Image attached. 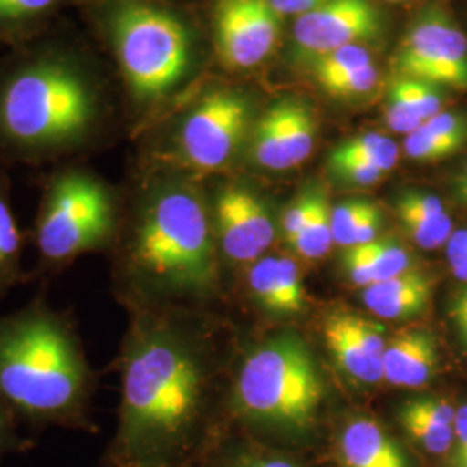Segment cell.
<instances>
[{"label": "cell", "instance_id": "34", "mask_svg": "<svg viewBox=\"0 0 467 467\" xmlns=\"http://www.w3.org/2000/svg\"><path fill=\"white\" fill-rule=\"evenodd\" d=\"M383 113L386 125L397 134H412L418 130L419 127L424 125V121L418 117V113L391 90H388L386 94Z\"/></svg>", "mask_w": 467, "mask_h": 467}, {"label": "cell", "instance_id": "4", "mask_svg": "<svg viewBox=\"0 0 467 467\" xmlns=\"http://www.w3.org/2000/svg\"><path fill=\"white\" fill-rule=\"evenodd\" d=\"M106 104L99 78L67 50L38 52L0 84V154L50 161L99 140Z\"/></svg>", "mask_w": 467, "mask_h": 467}, {"label": "cell", "instance_id": "35", "mask_svg": "<svg viewBox=\"0 0 467 467\" xmlns=\"http://www.w3.org/2000/svg\"><path fill=\"white\" fill-rule=\"evenodd\" d=\"M431 134L453 144L455 148L462 150L467 142V117L441 111L436 117L430 118L424 125Z\"/></svg>", "mask_w": 467, "mask_h": 467}, {"label": "cell", "instance_id": "31", "mask_svg": "<svg viewBox=\"0 0 467 467\" xmlns=\"http://www.w3.org/2000/svg\"><path fill=\"white\" fill-rule=\"evenodd\" d=\"M329 168L341 182L355 185V187H370V185L379 184L386 175L379 168L372 167L358 160L329 158Z\"/></svg>", "mask_w": 467, "mask_h": 467}, {"label": "cell", "instance_id": "12", "mask_svg": "<svg viewBox=\"0 0 467 467\" xmlns=\"http://www.w3.org/2000/svg\"><path fill=\"white\" fill-rule=\"evenodd\" d=\"M383 23L368 0H326L295 23V44L312 61L347 46H362L381 34Z\"/></svg>", "mask_w": 467, "mask_h": 467}, {"label": "cell", "instance_id": "10", "mask_svg": "<svg viewBox=\"0 0 467 467\" xmlns=\"http://www.w3.org/2000/svg\"><path fill=\"white\" fill-rule=\"evenodd\" d=\"M268 0H215L213 26L220 61L231 69H248L267 59L281 23Z\"/></svg>", "mask_w": 467, "mask_h": 467}, {"label": "cell", "instance_id": "26", "mask_svg": "<svg viewBox=\"0 0 467 467\" xmlns=\"http://www.w3.org/2000/svg\"><path fill=\"white\" fill-rule=\"evenodd\" d=\"M389 90L409 104L424 123L441 113V94L436 85L399 75L389 85Z\"/></svg>", "mask_w": 467, "mask_h": 467}, {"label": "cell", "instance_id": "21", "mask_svg": "<svg viewBox=\"0 0 467 467\" xmlns=\"http://www.w3.org/2000/svg\"><path fill=\"white\" fill-rule=\"evenodd\" d=\"M400 150L393 139L388 135L368 132L357 135L339 144L333 150L329 158L341 160H358L372 167L379 168L384 173H389L399 163Z\"/></svg>", "mask_w": 467, "mask_h": 467}, {"label": "cell", "instance_id": "42", "mask_svg": "<svg viewBox=\"0 0 467 467\" xmlns=\"http://www.w3.org/2000/svg\"><path fill=\"white\" fill-rule=\"evenodd\" d=\"M241 467H298L283 459H258V461H251L244 462Z\"/></svg>", "mask_w": 467, "mask_h": 467}, {"label": "cell", "instance_id": "30", "mask_svg": "<svg viewBox=\"0 0 467 467\" xmlns=\"http://www.w3.org/2000/svg\"><path fill=\"white\" fill-rule=\"evenodd\" d=\"M275 265L281 285L284 314H298L305 306V289L301 284L300 268L289 258H275Z\"/></svg>", "mask_w": 467, "mask_h": 467}, {"label": "cell", "instance_id": "19", "mask_svg": "<svg viewBox=\"0 0 467 467\" xmlns=\"http://www.w3.org/2000/svg\"><path fill=\"white\" fill-rule=\"evenodd\" d=\"M324 337L339 368L360 383L383 381V366L368 355L353 331L348 312L331 314L324 326Z\"/></svg>", "mask_w": 467, "mask_h": 467}, {"label": "cell", "instance_id": "33", "mask_svg": "<svg viewBox=\"0 0 467 467\" xmlns=\"http://www.w3.org/2000/svg\"><path fill=\"white\" fill-rule=\"evenodd\" d=\"M320 192H322L320 189L306 191L305 194H301L298 200L293 201L285 208L283 215V234L287 243L293 241L303 231V227L308 223V220L316 210Z\"/></svg>", "mask_w": 467, "mask_h": 467}, {"label": "cell", "instance_id": "41", "mask_svg": "<svg viewBox=\"0 0 467 467\" xmlns=\"http://www.w3.org/2000/svg\"><path fill=\"white\" fill-rule=\"evenodd\" d=\"M455 194L467 206V161L461 173L455 177Z\"/></svg>", "mask_w": 467, "mask_h": 467}, {"label": "cell", "instance_id": "7", "mask_svg": "<svg viewBox=\"0 0 467 467\" xmlns=\"http://www.w3.org/2000/svg\"><path fill=\"white\" fill-rule=\"evenodd\" d=\"M234 399L246 418L287 431L308 430L322 400L312 351L295 334L262 343L239 368Z\"/></svg>", "mask_w": 467, "mask_h": 467}, {"label": "cell", "instance_id": "11", "mask_svg": "<svg viewBox=\"0 0 467 467\" xmlns=\"http://www.w3.org/2000/svg\"><path fill=\"white\" fill-rule=\"evenodd\" d=\"M218 254L233 264L262 258L275 237L274 220L258 196L239 185H223L212 204Z\"/></svg>", "mask_w": 467, "mask_h": 467}, {"label": "cell", "instance_id": "23", "mask_svg": "<svg viewBox=\"0 0 467 467\" xmlns=\"http://www.w3.org/2000/svg\"><path fill=\"white\" fill-rule=\"evenodd\" d=\"M399 420H400L403 431L409 434V438L419 445L420 449L431 455H445L451 453L455 447V428L453 426H443L433 420L420 418L412 410L405 409L403 405L399 410Z\"/></svg>", "mask_w": 467, "mask_h": 467}, {"label": "cell", "instance_id": "24", "mask_svg": "<svg viewBox=\"0 0 467 467\" xmlns=\"http://www.w3.org/2000/svg\"><path fill=\"white\" fill-rule=\"evenodd\" d=\"M63 0H0V30L16 32L49 17Z\"/></svg>", "mask_w": 467, "mask_h": 467}, {"label": "cell", "instance_id": "45", "mask_svg": "<svg viewBox=\"0 0 467 467\" xmlns=\"http://www.w3.org/2000/svg\"><path fill=\"white\" fill-rule=\"evenodd\" d=\"M109 467H119V466H109Z\"/></svg>", "mask_w": 467, "mask_h": 467}, {"label": "cell", "instance_id": "38", "mask_svg": "<svg viewBox=\"0 0 467 467\" xmlns=\"http://www.w3.org/2000/svg\"><path fill=\"white\" fill-rule=\"evenodd\" d=\"M274 11L279 16H301L314 9H317L320 4L326 0H268Z\"/></svg>", "mask_w": 467, "mask_h": 467}, {"label": "cell", "instance_id": "32", "mask_svg": "<svg viewBox=\"0 0 467 467\" xmlns=\"http://www.w3.org/2000/svg\"><path fill=\"white\" fill-rule=\"evenodd\" d=\"M368 201L351 200L337 204L331 212V227H333V239L336 244L348 248L350 246L351 234L368 208Z\"/></svg>", "mask_w": 467, "mask_h": 467}, {"label": "cell", "instance_id": "22", "mask_svg": "<svg viewBox=\"0 0 467 467\" xmlns=\"http://www.w3.org/2000/svg\"><path fill=\"white\" fill-rule=\"evenodd\" d=\"M331 212L333 210L329 206L327 196L322 191L308 223L293 241H289V246L296 251L301 258L318 260L331 250L334 243Z\"/></svg>", "mask_w": 467, "mask_h": 467}, {"label": "cell", "instance_id": "14", "mask_svg": "<svg viewBox=\"0 0 467 467\" xmlns=\"http://www.w3.org/2000/svg\"><path fill=\"white\" fill-rule=\"evenodd\" d=\"M438 341L426 327H409L386 341L383 379L401 388H420L436 376Z\"/></svg>", "mask_w": 467, "mask_h": 467}, {"label": "cell", "instance_id": "27", "mask_svg": "<svg viewBox=\"0 0 467 467\" xmlns=\"http://www.w3.org/2000/svg\"><path fill=\"white\" fill-rule=\"evenodd\" d=\"M248 283H250L253 296L265 310H270L274 314H284L275 258L256 260L248 274Z\"/></svg>", "mask_w": 467, "mask_h": 467}, {"label": "cell", "instance_id": "37", "mask_svg": "<svg viewBox=\"0 0 467 467\" xmlns=\"http://www.w3.org/2000/svg\"><path fill=\"white\" fill-rule=\"evenodd\" d=\"M451 275L467 284V229L453 231L445 246Z\"/></svg>", "mask_w": 467, "mask_h": 467}, {"label": "cell", "instance_id": "17", "mask_svg": "<svg viewBox=\"0 0 467 467\" xmlns=\"http://www.w3.org/2000/svg\"><path fill=\"white\" fill-rule=\"evenodd\" d=\"M395 210L405 233L419 248L433 251L447 246L453 233V222L438 196L405 191L399 196Z\"/></svg>", "mask_w": 467, "mask_h": 467}, {"label": "cell", "instance_id": "15", "mask_svg": "<svg viewBox=\"0 0 467 467\" xmlns=\"http://www.w3.org/2000/svg\"><path fill=\"white\" fill-rule=\"evenodd\" d=\"M431 296L433 281L419 268L362 289V300L368 310L389 320L416 317L428 308Z\"/></svg>", "mask_w": 467, "mask_h": 467}, {"label": "cell", "instance_id": "6", "mask_svg": "<svg viewBox=\"0 0 467 467\" xmlns=\"http://www.w3.org/2000/svg\"><path fill=\"white\" fill-rule=\"evenodd\" d=\"M123 208L115 187L85 165H65L44 185L35 218L38 277H54L92 253H109Z\"/></svg>", "mask_w": 467, "mask_h": 467}, {"label": "cell", "instance_id": "3", "mask_svg": "<svg viewBox=\"0 0 467 467\" xmlns=\"http://www.w3.org/2000/svg\"><path fill=\"white\" fill-rule=\"evenodd\" d=\"M98 374L71 310L46 293L0 316V401L32 428L94 431Z\"/></svg>", "mask_w": 467, "mask_h": 467}, {"label": "cell", "instance_id": "8", "mask_svg": "<svg viewBox=\"0 0 467 467\" xmlns=\"http://www.w3.org/2000/svg\"><path fill=\"white\" fill-rule=\"evenodd\" d=\"M248 123L250 104L243 92L208 90L177 121L160 158L181 173L220 171L239 154Z\"/></svg>", "mask_w": 467, "mask_h": 467}, {"label": "cell", "instance_id": "13", "mask_svg": "<svg viewBox=\"0 0 467 467\" xmlns=\"http://www.w3.org/2000/svg\"><path fill=\"white\" fill-rule=\"evenodd\" d=\"M316 134V118L303 100H279L254 127L253 160L272 171L298 167L312 154Z\"/></svg>", "mask_w": 467, "mask_h": 467}, {"label": "cell", "instance_id": "29", "mask_svg": "<svg viewBox=\"0 0 467 467\" xmlns=\"http://www.w3.org/2000/svg\"><path fill=\"white\" fill-rule=\"evenodd\" d=\"M379 82V69L372 63L366 67H360L357 71H351L348 75L333 78L320 87L333 98H357L370 92Z\"/></svg>", "mask_w": 467, "mask_h": 467}, {"label": "cell", "instance_id": "40", "mask_svg": "<svg viewBox=\"0 0 467 467\" xmlns=\"http://www.w3.org/2000/svg\"><path fill=\"white\" fill-rule=\"evenodd\" d=\"M455 447L451 451H467V403L455 412Z\"/></svg>", "mask_w": 467, "mask_h": 467}, {"label": "cell", "instance_id": "5", "mask_svg": "<svg viewBox=\"0 0 467 467\" xmlns=\"http://www.w3.org/2000/svg\"><path fill=\"white\" fill-rule=\"evenodd\" d=\"M137 106L175 92L194 67V35L184 19L144 0H102L94 9Z\"/></svg>", "mask_w": 467, "mask_h": 467}, {"label": "cell", "instance_id": "20", "mask_svg": "<svg viewBox=\"0 0 467 467\" xmlns=\"http://www.w3.org/2000/svg\"><path fill=\"white\" fill-rule=\"evenodd\" d=\"M32 274L23 267V234L11 202V184L0 167V298L28 283Z\"/></svg>", "mask_w": 467, "mask_h": 467}, {"label": "cell", "instance_id": "44", "mask_svg": "<svg viewBox=\"0 0 467 467\" xmlns=\"http://www.w3.org/2000/svg\"><path fill=\"white\" fill-rule=\"evenodd\" d=\"M388 2H407V0H388Z\"/></svg>", "mask_w": 467, "mask_h": 467}, {"label": "cell", "instance_id": "25", "mask_svg": "<svg viewBox=\"0 0 467 467\" xmlns=\"http://www.w3.org/2000/svg\"><path fill=\"white\" fill-rule=\"evenodd\" d=\"M372 56L362 46H347L341 49L333 50L329 54H324L312 61V71L317 78L318 85L326 84L333 78L348 75L351 71H357L360 67L372 65Z\"/></svg>", "mask_w": 467, "mask_h": 467}, {"label": "cell", "instance_id": "39", "mask_svg": "<svg viewBox=\"0 0 467 467\" xmlns=\"http://www.w3.org/2000/svg\"><path fill=\"white\" fill-rule=\"evenodd\" d=\"M451 318L461 341L467 347V287L451 301Z\"/></svg>", "mask_w": 467, "mask_h": 467}, {"label": "cell", "instance_id": "43", "mask_svg": "<svg viewBox=\"0 0 467 467\" xmlns=\"http://www.w3.org/2000/svg\"><path fill=\"white\" fill-rule=\"evenodd\" d=\"M451 467H467V451H451Z\"/></svg>", "mask_w": 467, "mask_h": 467}, {"label": "cell", "instance_id": "2", "mask_svg": "<svg viewBox=\"0 0 467 467\" xmlns=\"http://www.w3.org/2000/svg\"><path fill=\"white\" fill-rule=\"evenodd\" d=\"M115 293L137 312L156 301H204L220 281L212 210L181 171L150 179L111 248Z\"/></svg>", "mask_w": 467, "mask_h": 467}, {"label": "cell", "instance_id": "1", "mask_svg": "<svg viewBox=\"0 0 467 467\" xmlns=\"http://www.w3.org/2000/svg\"><path fill=\"white\" fill-rule=\"evenodd\" d=\"M177 320L137 312L123 339L115 360L119 407L109 466H168L200 426L210 370L200 337Z\"/></svg>", "mask_w": 467, "mask_h": 467}, {"label": "cell", "instance_id": "28", "mask_svg": "<svg viewBox=\"0 0 467 467\" xmlns=\"http://www.w3.org/2000/svg\"><path fill=\"white\" fill-rule=\"evenodd\" d=\"M403 150L414 161L431 163V161L451 158V154H455L457 150H461L455 148L451 142L431 134L428 129L419 127L416 132L405 135Z\"/></svg>", "mask_w": 467, "mask_h": 467}, {"label": "cell", "instance_id": "16", "mask_svg": "<svg viewBox=\"0 0 467 467\" xmlns=\"http://www.w3.org/2000/svg\"><path fill=\"white\" fill-rule=\"evenodd\" d=\"M339 455L345 467H409L399 441L368 418L353 419L343 428Z\"/></svg>", "mask_w": 467, "mask_h": 467}, {"label": "cell", "instance_id": "36", "mask_svg": "<svg viewBox=\"0 0 467 467\" xmlns=\"http://www.w3.org/2000/svg\"><path fill=\"white\" fill-rule=\"evenodd\" d=\"M21 422L15 418V414L0 401V461L5 455L26 451L30 441L25 440L19 433Z\"/></svg>", "mask_w": 467, "mask_h": 467}, {"label": "cell", "instance_id": "18", "mask_svg": "<svg viewBox=\"0 0 467 467\" xmlns=\"http://www.w3.org/2000/svg\"><path fill=\"white\" fill-rule=\"evenodd\" d=\"M412 264L410 251L393 239H376L347 248L343 256V267L351 283L362 289L416 268Z\"/></svg>", "mask_w": 467, "mask_h": 467}, {"label": "cell", "instance_id": "9", "mask_svg": "<svg viewBox=\"0 0 467 467\" xmlns=\"http://www.w3.org/2000/svg\"><path fill=\"white\" fill-rule=\"evenodd\" d=\"M395 67L400 77L467 90V36L445 9L430 5L401 38Z\"/></svg>", "mask_w": 467, "mask_h": 467}]
</instances>
